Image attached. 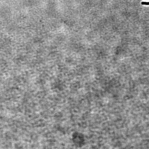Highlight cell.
<instances>
[{
	"mask_svg": "<svg viewBox=\"0 0 149 149\" xmlns=\"http://www.w3.org/2000/svg\"><path fill=\"white\" fill-rule=\"evenodd\" d=\"M141 4L142 5H149V2H142L141 3Z\"/></svg>",
	"mask_w": 149,
	"mask_h": 149,
	"instance_id": "obj_1",
	"label": "cell"
}]
</instances>
